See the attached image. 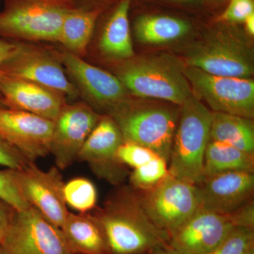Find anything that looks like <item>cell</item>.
Wrapping results in <instances>:
<instances>
[{
    "mask_svg": "<svg viewBox=\"0 0 254 254\" xmlns=\"http://www.w3.org/2000/svg\"><path fill=\"white\" fill-rule=\"evenodd\" d=\"M104 230L110 254H150L169 236L150 220L138 190L118 187L93 213Z\"/></svg>",
    "mask_w": 254,
    "mask_h": 254,
    "instance_id": "6da1fadb",
    "label": "cell"
},
{
    "mask_svg": "<svg viewBox=\"0 0 254 254\" xmlns=\"http://www.w3.org/2000/svg\"><path fill=\"white\" fill-rule=\"evenodd\" d=\"M185 68L171 55H153L126 64L118 78L138 98L163 100L181 107L193 95Z\"/></svg>",
    "mask_w": 254,
    "mask_h": 254,
    "instance_id": "7a4b0ae2",
    "label": "cell"
},
{
    "mask_svg": "<svg viewBox=\"0 0 254 254\" xmlns=\"http://www.w3.org/2000/svg\"><path fill=\"white\" fill-rule=\"evenodd\" d=\"M211 115L193 95L182 105L169 160L170 175L194 185L203 180Z\"/></svg>",
    "mask_w": 254,
    "mask_h": 254,
    "instance_id": "3957f363",
    "label": "cell"
},
{
    "mask_svg": "<svg viewBox=\"0 0 254 254\" xmlns=\"http://www.w3.org/2000/svg\"><path fill=\"white\" fill-rule=\"evenodd\" d=\"M72 0H5L0 11V37L27 41H59Z\"/></svg>",
    "mask_w": 254,
    "mask_h": 254,
    "instance_id": "277c9868",
    "label": "cell"
},
{
    "mask_svg": "<svg viewBox=\"0 0 254 254\" xmlns=\"http://www.w3.org/2000/svg\"><path fill=\"white\" fill-rule=\"evenodd\" d=\"M180 113L165 105L123 103L113 109L111 118L125 141L150 148L169 164Z\"/></svg>",
    "mask_w": 254,
    "mask_h": 254,
    "instance_id": "5b68a950",
    "label": "cell"
},
{
    "mask_svg": "<svg viewBox=\"0 0 254 254\" xmlns=\"http://www.w3.org/2000/svg\"><path fill=\"white\" fill-rule=\"evenodd\" d=\"M187 66L215 76L252 78L253 50L245 39L225 28L209 32L185 56Z\"/></svg>",
    "mask_w": 254,
    "mask_h": 254,
    "instance_id": "8992f818",
    "label": "cell"
},
{
    "mask_svg": "<svg viewBox=\"0 0 254 254\" xmlns=\"http://www.w3.org/2000/svg\"><path fill=\"white\" fill-rule=\"evenodd\" d=\"M138 191L150 220L168 236L199 209L195 185L170 174L150 190Z\"/></svg>",
    "mask_w": 254,
    "mask_h": 254,
    "instance_id": "52a82bcc",
    "label": "cell"
},
{
    "mask_svg": "<svg viewBox=\"0 0 254 254\" xmlns=\"http://www.w3.org/2000/svg\"><path fill=\"white\" fill-rule=\"evenodd\" d=\"M1 245L6 254H73L61 228L33 206L15 210Z\"/></svg>",
    "mask_w": 254,
    "mask_h": 254,
    "instance_id": "ba28073f",
    "label": "cell"
},
{
    "mask_svg": "<svg viewBox=\"0 0 254 254\" xmlns=\"http://www.w3.org/2000/svg\"><path fill=\"white\" fill-rule=\"evenodd\" d=\"M185 74L191 88L214 113L254 118V81L252 78L215 76L190 66L185 67Z\"/></svg>",
    "mask_w": 254,
    "mask_h": 254,
    "instance_id": "9c48e42d",
    "label": "cell"
},
{
    "mask_svg": "<svg viewBox=\"0 0 254 254\" xmlns=\"http://www.w3.org/2000/svg\"><path fill=\"white\" fill-rule=\"evenodd\" d=\"M1 76L33 82L72 99L78 95L59 60L38 47L18 43L15 54L1 66Z\"/></svg>",
    "mask_w": 254,
    "mask_h": 254,
    "instance_id": "30bf717a",
    "label": "cell"
},
{
    "mask_svg": "<svg viewBox=\"0 0 254 254\" xmlns=\"http://www.w3.org/2000/svg\"><path fill=\"white\" fill-rule=\"evenodd\" d=\"M54 122L13 109L0 99V138L32 162L50 154Z\"/></svg>",
    "mask_w": 254,
    "mask_h": 254,
    "instance_id": "8fae6325",
    "label": "cell"
},
{
    "mask_svg": "<svg viewBox=\"0 0 254 254\" xmlns=\"http://www.w3.org/2000/svg\"><path fill=\"white\" fill-rule=\"evenodd\" d=\"M20 185L26 199L55 226L61 228L69 211L65 201V182L56 166L43 170L30 162L18 170Z\"/></svg>",
    "mask_w": 254,
    "mask_h": 254,
    "instance_id": "7c38bea8",
    "label": "cell"
},
{
    "mask_svg": "<svg viewBox=\"0 0 254 254\" xmlns=\"http://www.w3.org/2000/svg\"><path fill=\"white\" fill-rule=\"evenodd\" d=\"M101 118L83 103L65 105L54 121L50 142L57 168L66 170L78 160L82 146Z\"/></svg>",
    "mask_w": 254,
    "mask_h": 254,
    "instance_id": "4fadbf2b",
    "label": "cell"
},
{
    "mask_svg": "<svg viewBox=\"0 0 254 254\" xmlns=\"http://www.w3.org/2000/svg\"><path fill=\"white\" fill-rule=\"evenodd\" d=\"M239 227L235 213L224 215L198 209L169 234L168 244L181 254H206Z\"/></svg>",
    "mask_w": 254,
    "mask_h": 254,
    "instance_id": "5bb4252c",
    "label": "cell"
},
{
    "mask_svg": "<svg viewBox=\"0 0 254 254\" xmlns=\"http://www.w3.org/2000/svg\"><path fill=\"white\" fill-rule=\"evenodd\" d=\"M124 141L115 120L110 116H102L82 146L78 160L88 164L97 177L118 186L127 176L125 166L117 155Z\"/></svg>",
    "mask_w": 254,
    "mask_h": 254,
    "instance_id": "9a60e30c",
    "label": "cell"
},
{
    "mask_svg": "<svg viewBox=\"0 0 254 254\" xmlns=\"http://www.w3.org/2000/svg\"><path fill=\"white\" fill-rule=\"evenodd\" d=\"M196 187L199 209L228 215L253 202L254 173L230 172L203 179Z\"/></svg>",
    "mask_w": 254,
    "mask_h": 254,
    "instance_id": "2e32d148",
    "label": "cell"
},
{
    "mask_svg": "<svg viewBox=\"0 0 254 254\" xmlns=\"http://www.w3.org/2000/svg\"><path fill=\"white\" fill-rule=\"evenodd\" d=\"M0 93L6 106L53 122L66 105L64 97L57 92L33 82L7 76L0 77Z\"/></svg>",
    "mask_w": 254,
    "mask_h": 254,
    "instance_id": "e0dca14e",
    "label": "cell"
},
{
    "mask_svg": "<svg viewBox=\"0 0 254 254\" xmlns=\"http://www.w3.org/2000/svg\"><path fill=\"white\" fill-rule=\"evenodd\" d=\"M62 59L68 72L92 100L114 109L123 104L126 88L120 78L70 52L64 53Z\"/></svg>",
    "mask_w": 254,
    "mask_h": 254,
    "instance_id": "ac0fdd59",
    "label": "cell"
},
{
    "mask_svg": "<svg viewBox=\"0 0 254 254\" xmlns=\"http://www.w3.org/2000/svg\"><path fill=\"white\" fill-rule=\"evenodd\" d=\"M61 230L73 254H110L104 230L91 212H69Z\"/></svg>",
    "mask_w": 254,
    "mask_h": 254,
    "instance_id": "d6986e66",
    "label": "cell"
},
{
    "mask_svg": "<svg viewBox=\"0 0 254 254\" xmlns=\"http://www.w3.org/2000/svg\"><path fill=\"white\" fill-rule=\"evenodd\" d=\"M131 0H122L106 23L100 42L103 53L115 59H129L134 55L128 11Z\"/></svg>",
    "mask_w": 254,
    "mask_h": 254,
    "instance_id": "ffe728a7",
    "label": "cell"
},
{
    "mask_svg": "<svg viewBox=\"0 0 254 254\" xmlns=\"http://www.w3.org/2000/svg\"><path fill=\"white\" fill-rule=\"evenodd\" d=\"M210 140L231 145L254 154V125L252 119L230 114L212 113Z\"/></svg>",
    "mask_w": 254,
    "mask_h": 254,
    "instance_id": "44dd1931",
    "label": "cell"
},
{
    "mask_svg": "<svg viewBox=\"0 0 254 254\" xmlns=\"http://www.w3.org/2000/svg\"><path fill=\"white\" fill-rule=\"evenodd\" d=\"M230 172L254 173V154L210 140L205 150L203 179Z\"/></svg>",
    "mask_w": 254,
    "mask_h": 254,
    "instance_id": "7402d4cb",
    "label": "cell"
},
{
    "mask_svg": "<svg viewBox=\"0 0 254 254\" xmlns=\"http://www.w3.org/2000/svg\"><path fill=\"white\" fill-rule=\"evenodd\" d=\"M190 23L182 18L167 15H145L137 19L135 35L145 44L170 43L186 36L190 31Z\"/></svg>",
    "mask_w": 254,
    "mask_h": 254,
    "instance_id": "603a6c76",
    "label": "cell"
},
{
    "mask_svg": "<svg viewBox=\"0 0 254 254\" xmlns=\"http://www.w3.org/2000/svg\"><path fill=\"white\" fill-rule=\"evenodd\" d=\"M100 10L74 8L69 10L64 18L59 43L68 52L81 57L89 43Z\"/></svg>",
    "mask_w": 254,
    "mask_h": 254,
    "instance_id": "cb8c5ba5",
    "label": "cell"
},
{
    "mask_svg": "<svg viewBox=\"0 0 254 254\" xmlns=\"http://www.w3.org/2000/svg\"><path fill=\"white\" fill-rule=\"evenodd\" d=\"M64 194L66 205L78 213H90L96 207V187L85 177H76L65 183Z\"/></svg>",
    "mask_w": 254,
    "mask_h": 254,
    "instance_id": "d4e9b609",
    "label": "cell"
},
{
    "mask_svg": "<svg viewBox=\"0 0 254 254\" xmlns=\"http://www.w3.org/2000/svg\"><path fill=\"white\" fill-rule=\"evenodd\" d=\"M169 174L168 161L157 156L144 165L133 169L130 175V184L134 190L143 191L154 187Z\"/></svg>",
    "mask_w": 254,
    "mask_h": 254,
    "instance_id": "484cf974",
    "label": "cell"
},
{
    "mask_svg": "<svg viewBox=\"0 0 254 254\" xmlns=\"http://www.w3.org/2000/svg\"><path fill=\"white\" fill-rule=\"evenodd\" d=\"M0 199L18 211L31 206L21 190L18 169L0 170Z\"/></svg>",
    "mask_w": 254,
    "mask_h": 254,
    "instance_id": "4316f807",
    "label": "cell"
},
{
    "mask_svg": "<svg viewBox=\"0 0 254 254\" xmlns=\"http://www.w3.org/2000/svg\"><path fill=\"white\" fill-rule=\"evenodd\" d=\"M254 249V228L237 227L206 254H247Z\"/></svg>",
    "mask_w": 254,
    "mask_h": 254,
    "instance_id": "83f0119b",
    "label": "cell"
},
{
    "mask_svg": "<svg viewBox=\"0 0 254 254\" xmlns=\"http://www.w3.org/2000/svg\"><path fill=\"white\" fill-rule=\"evenodd\" d=\"M117 155L119 161L123 165L133 169L138 168L157 156H160L147 147L125 141L119 147Z\"/></svg>",
    "mask_w": 254,
    "mask_h": 254,
    "instance_id": "f1b7e54d",
    "label": "cell"
},
{
    "mask_svg": "<svg viewBox=\"0 0 254 254\" xmlns=\"http://www.w3.org/2000/svg\"><path fill=\"white\" fill-rule=\"evenodd\" d=\"M254 14V0H230V4L220 15L218 21L229 23H244Z\"/></svg>",
    "mask_w": 254,
    "mask_h": 254,
    "instance_id": "f546056e",
    "label": "cell"
},
{
    "mask_svg": "<svg viewBox=\"0 0 254 254\" xmlns=\"http://www.w3.org/2000/svg\"><path fill=\"white\" fill-rule=\"evenodd\" d=\"M30 162L32 161L0 138V165L5 168L21 170Z\"/></svg>",
    "mask_w": 254,
    "mask_h": 254,
    "instance_id": "4dcf8cb0",
    "label": "cell"
},
{
    "mask_svg": "<svg viewBox=\"0 0 254 254\" xmlns=\"http://www.w3.org/2000/svg\"><path fill=\"white\" fill-rule=\"evenodd\" d=\"M15 210L11 205L0 199V244L4 240Z\"/></svg>",
    "mask_w": 254,
    "mask_h": 254,
    "instance_id": "1f68e13d",
    "label": "cell"
},
{
    "mask_svg": "<svg viewBox=\"0 0 254 254\" xmlns=\"http://www.w3.org/2000/svg\"><path fill=\"white\" fill-rule=\"evenodd\" d=\"M17 49L18 43L8 41L4 38H0V77L1 66L15 54ZM0 99H1V93Z\"/></svg>",
    "mask_w": 254,
    "mask_h": 254,
    "instance_id": "d6a6232c",
    "label": "cell"
},
{
    "mask_svg": "<svg viewBox=\"0 0 254 254\" xmlns=\"http://www.w3.org/2000/svg\"><path fill=\"white\" fill-rule=\"evenodd\" d=\"M150 254H181L172 248L168 244L158 247Z\"/></svg>",
    "mask_w": 254,
    "mask_h": 254,
    "instance_id": "836d02e7",
    "label": "cell"
},
{
    "mask_svg": "<svg viewBox=\"0 0 254 254\" xmlns=\"http://www.w3.org/2000/svg\"><path fill=\"white\" fill-rule=\"evenodd\" d=\"M244 23H245L247 32H248L250 35L253 36L254 34V14L249 16Z\"/></svg>",
    "mask_w": 254,
    "mask_h": 254,
    "instance_id": "e575fe53",
    "label": "cell"
},
{
    "mask_svg": "<svg viewBox=\"0 0 254 254\" xmlns=\"http://www.w3.org/2000/svg\"><path fill=\"white\" fill-rule=\"evenodd\" d=\"M0 254H6V253H5L4 248H3V247L1 246V244H0Z\"/></svg>",
    "mask_w": 254,
    "mask_h": 254,
    "instance_id": "d590c367",
    "label": "cell"
},
{
    "mask_svg": "<svg viewBox=\"0 0 254 254\" xmlns=\"http://www.w3.org/2000/svg\"><path fill=\"white\" fill-rule=\"evenodd\" d=\"M172 1H190V0H172Z\"/></svg>",
    "mask_w": 254,
    "mask_h": 254,
    "instance_id": "8d00e7d4",
    "label": "cell"
},
{
    "mask_svg": "<svg viewBox=\"0 0 254 254\" xmlns=\"http://www.w3.org/2000/svg\"><path fill=\"white\" fill-rule=\"evenodd\" d=\"M247 254H254V249H253V250H251L250 252H249V253Z\"/></svg>",
    "mask_w": 254,
    "mask_h": 254,
    "instance_id": "74e56055",
    "label": "cell"
},
{
    "mask_svg": "<svg viewBox=\"0 0 254 254\" xmlns=\"http://www.w3.org/2000/svg\"><path fill=\"white\" fill-rule=\"evenodd\" d=\"M216 1H223V0H216Z\"/></svg>",
    "mask_w": 254,
    "mask_h": 254,
    "instance_id": "f35d334b",
    "label": "cell"
}]
</instances>
